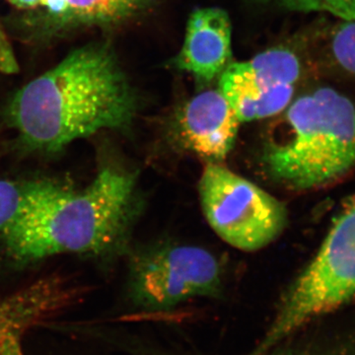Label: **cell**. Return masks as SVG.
I'll list each match as a JSON object with an SVG mask.
<instances>
[{
    "mask_svg": "<svg viewBox=\"0 0 355 355\" xmlns=\"http://www.w3.org/2000/svg\"><path fill=\"white\" fill-rule=\"evenodd\" d=\"M137 99L106 46H84L15 93L7 125L26 150L57 154L77 140L132 127Z\"/></svg>",
    "mask_w": 355,
    "mask_h": 355,
    "instance_id": "1",
    "label": "cell"
},
{
    "mask_svg": "<svg viewBox=\"0 0 355 355\" xmlns=\"http://www.w3.org/2000/svg\"><path fill=\"white\" fill-rule=\"evenodd\" d=\"M137 173L107 166L85 188L25 181L17 218L1 236L14 261L111 253L127 240L141 207Z\"/></svg>",
    "mask_w": 355,
    "mask_h": 355,
    "instance_id": "2",
    "label": "cell"
},
{
    "mask_svg": "<svg viewBox=\"0 0 355 355\" xmlns=\"http://www.w3.org/2000/svg\"><path fill=\"white\" fill-rule=\"evenodd\" d=\"M270 128L261 160L268 176L291 191L323 188L355 166V105L323 87L289 104Z\"/></svg>",
    "mask_w": 355,
    "mask_h": 355,
    "instance_id": "3",
    "label": "cell"
},
{
    "mask_svg": "<svg viewBox=\"0 0 355 355\" xmlns=\"http://www.w3.org/2000/svg\"><path fill=\"white\" fill-rule=\"evenodd\" d=\"M355 296V198L345 207L307 268L289 287L254 355H263L305 324Z\"/></svg>",
    "mask_w": 355,
    "mask_h": 355,
    "instance_id": "4",
    "label": "cell"
},
{
    "mask_svg": "<svg viewBox=\"0 0 355 355\" xmlns=\"http://www.w3.org/2000/svg\"><path fill=\"white\" fill-rule=\"evenodd\" d=\"M203 214L230 246L256 252L275 242L288 222L286 205L219 163H207L198 182Z\"/></svg>",
    "mask_w": 355,
    "mask_h": 355,
    "instance_id": "5",
    "label": "cell"
},
{
    "mask_svg": "<svg viewBox=\"0 0 355 355\" xmlns=\"http://www.w3.org/2000/svg\"><path fill=\"white\" fill-rule=\"evenodd\" d=\"M223 270L214 254L191 245H160L133 256L130 291L137 305L167 311L196 297H219Z\"/></svg>",
    "mask_w": 355,
    "mask_h": 355,
    "instance_id": "6",
    "label": "cell"
},
{
    "mask_svg": "<svg viewBox=\"0 0 355 355\" xmlns=\"http://www.w3.org/2000/svg\"><path fill=\"white\" fill-rule=\"evenodd\" d=\"M240 121L219 90L193 97L178 116L182 144L207 163H220L234 146Z\"/></svg>",
    "mask_w": 355,
    "mask_h": 355,
    "instance_id": "7",
    "label": "cell"
},
{
    "mask_svg": "<svg viewBox=\"0 0 355 355\" xmlns=\"http://www.w3.org/2000/svg\"><path fill=\"white\" fill-rule=\"evenodd\" d=\"M231 42L232 28L225 11L216 7L198 9L189 19L175 64L209 83L226 69L232 53Z\"/></svg>",
    "mask_w": 355,
    "mask_h": 355,
    "instance_id": "8",
    "label": "cell"
},
{
    "mask_svg": "<svg viewBox=\"0 0 355 355\" xmlns=\"http://www.w3.org/2000/svg\"><path fill=\"white\" fill-rule=\"evenodd\" d=\"M219 91L241 123L272 118L291 104L294 85L266 79L249 62H235L222 71Z\"/></svg>",
    "mask_w": 355,
    "mask_h": 355,
    "instance_id": "9",
    "label": "cell"
},
{
    "mask_svg": "<svg viewBox=\"0 0 355 355\" xmlns=\"http://www.w3.org/2000/svg\"><path fill=\"white\" fill-rule=\"evenodd\" d=\"M41 303L38 294L29 288L0 302V355H25L21 336L26 320L21 316Z\"/></svg>",
    "mask_w": 355,
    "mask_h": 355,
    "instance_id": "10",
    "label": "cell"
},
{
    "mask_svg": "<svg viewBox=\"0 0 355 355\" xmlns=\"http://www.w3.org/2000/svg\"><path fill=\"white\" fill-rule=\"evenodd\" d=\"M249 62L257 71L273 83L294 85L300 77V60L293 51L287 49L263 51Z\"/></svg>",
    "mask_w": 355,
    "mask_h": 355,
    "instance_id": "11",
    "label": "cell"
},
{
    "mask_svg": "<svg viewBox=\"0 0 355 355\" xmlns=\"http://www.w3.org/2000/svg\"><path fill=\"white\" fill-rule=\"evenodd\" d=\"M67 20L108 22L127 15L137 0H67Z\"/></svg>",
    "mask_w": 355,
    "mask_h": 355,
    "instance_id": "12",
    "label": "cell"
},
{
    "mask_svg": "<svg viewBox=\"0 0 355 355\" xmlns=\"http://www.w3.org/2000/svg\"><path fill=\"white\" fill-rule=\"evenodd\" d=\"M298 12H324L343 21H355V0H268Z\"/></svg>",
    "mask_w": 355,
    "mask_h": 355,
    "instance_id": "13",
    "label": "cell"
},
{
    "mask_svg": "<svg viewBox=\"0 0 355 355\" xmlns=\"http://www.w3.org/2000/svg\"><path fill=\"white\" fill-rule=\"evenodd\" d=\"M331 51L338 67L355 77V21H343L331 40Z\"/></svg>",
    "mask_w": 355,
    "mask_h": 355,
    "instance_id": "14",
    "label": "cell"
},
{
    "mask_svg": "<svg viewBox=\"0 0 355 355\" xmlns=\"http://www.w3.org/2000/svg\"><path fill=\"white\" fill-rule=\"evenodd\" d=\"M24 191L25 181L0 180V237L17 218Z\"/></svg>",
    "mask_w": 355,
    "mask_h": 355,
    "instance_id": "15",
    "label": "cell"
},
{
    "mask_svg": "<svg viewBox=\"0 0 355 355\" xmlns=\"http://www.w3.org/2000/svg\"><path fill=\"white\" fill-rule=\"evenodd\" d=\"M0 71L7 74L15 73L18 71V64L16 62L12 46L1 28H0Z\"/></svg>",
    "mask_w": 355,
    "mask_h": 355,
    "instance_id": "16",
    "label": "cell"
},
{
    "mask_svg": "<svg viewBox=\"0 0 355 355\" xmlns=\"http://www.w3.org/2000/svg\"><path fill=\"white\" fill-rule=\"evenodd\" d=\"M40 4L46 7L49 12L62 20L67 19L69 2L67 0H41Z\"/></svg>",
    "mask_w": 355,
    "mask_h": 355,
    "instance_id": "17",
    "label": "cell"
},
{
    "mask_svg": "<svg viewBox=\"0 0 355 355\" xmlns=\"http://www.w3.org/2000/svg\"><path fill=\"white\" fill-rule=\"evenodd\" d=\"M9 1L21 8H32V7L39 6L41 0H9Z\"/></svg>",
    "mask_w": 355,
    "mask_h": 355,
    "instance_id": "18",
    "label": "cell"
}]
</instances>
